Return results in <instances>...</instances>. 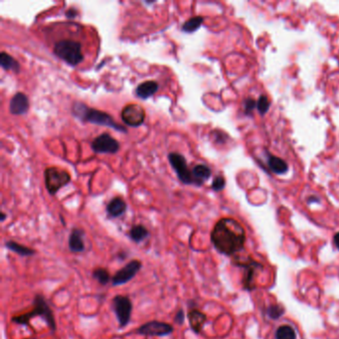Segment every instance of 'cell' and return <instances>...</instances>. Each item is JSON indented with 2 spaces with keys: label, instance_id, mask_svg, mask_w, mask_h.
Returning <instances> with one entry per match:
<instances>
[{
  "label": "cell",
  "instance_id": "15",
  "mask_svg": "<svg viewBox=\"0 0 339 339\" xmlns=\"http://www.w3.org/2000/svg\"><path fill=\"white\" fill-rule=\"evenodd\" d=\"M127 211V203L121 197H115L109 202L107 213L111 218H118L123 216Z\"/></svg>",
  "mask_w": 339,
  "mask_h": 339
},
{
  "label": "cell",
  "instance_id": "23",
  "mask_svg": "<svg viewBox=\"0 0 339 339\" xmlns=\"http://www.w3.org/2000/svg\"><path fill=\"white\" fill-rule=\"evenodd\" d=\"M93 277L102 286H106L112 282L111 274L105 268H96L93 271Z\"/></svg>",
  "mask_w": 339,
  "mask_h": 339
},
{
  "label": "cell",
  "instance_id": "24",
  "mask_svg": "<svg viewBox=\"0 0 339 339\" xmlns=\"http://www.w3.org/2000/svg\"><path fill=\"white\" fill-rule=\"evenodd\" d=\"M204 21V18L201 16H195L192 17L190 19H188L187 21L183 24L182 26V30L186 33H192L194 31H196L199 27L201 26V24Z\"/></svg>",
  "mask_w": 339,
  "mask_h": 339
},
{
  "label": "cell",
  "instance_id": "7",
  "mask_svg": "<svg viewBox=\"0 0 339 339\" xmlns=\"http://www.w3.org/2000/svg\"><path fill=\"white\" fill-rule=\"evenodd\" d=\"M169 162L175 170L178 178L184 184H197L195 178L192 174V171L189 170L186 159L183 155L179 153H170L168 155ZM198 185V184H197Z\"/></svg>",
  "mask_w": 339,
  "mask_h": 339
},
{
  "label": "cell",
  "instance_id": "2",
  "mask_svg": "<svg viewBox=\"0 0 339 339\" xmlns=\"http://www.w3.org/2000/svg\"><path fill=\"white\" fill-rule=\"evenodd\" d=\"M35 317H41L42 320L46 323V324L48 325L51 331L54 332L56 330L57 325H56V321H55L53 310L50 307L47 301L45 300L44 295L41 293H37L34 296L32 310L23 314L13 316L11 318V322L16 324L29 326L30 321Z\"/></svg>",
  "mask_w": 339,
  "mask_h": 339
},
{
  "label": "cell",
  "instance_id": "13",
  "mask_svg": "<svg viewBox=\"0 0 339 339\" xmlns=\"http://www.w3.org/2000/svg\"><path fill=\"white\" fill-rule=\"evenodd\" d=\"M187 318H188L189 325H190L191 329L197 334L201 333V331H202V329L207 322L206 314L197 308H192L188 311Z\"/></svg>",
  "mask_w": 339,
  "mask_h": 339
},
{
  "label": "cell",
  "instance_id": "5",
  "mask_svg": "<svg viewBox=\"0 0 339 339\" xmlns=\"http://www.w3.org/2000/svg\"><path fill=\"white\" fill-rule=\"evenodd\" d=\"M112 309L114 312L119 328H125L130 322L132 303L127 295L117 294L112 301Z\"/></svg>",
  "mask_w": 339,
  "mask_h": 339
},
{
  "label": "cell",
  "instance_id": "30",
  "mask_svg": "<svg viewBox=\"0 0 339 339\" xmlns=\"http://www.w3.org/2000/svg\"><path fill=\"white\" fill-rule=\"evenodd\" d=\"M256 107V102L254 101L253 98H248L245 101V112L246 113H250L254 108Z\"/></svg>",
  "mask_w": 339,
  "mask_h": 339
},
{
  "label": "cell",
  "instance_id": "19",
  "mask_svg": "<svg viewBox=\"0 0 339 339\" xmlns=\"http://www.w3.org/2000/svg\"><path fill=\"white\" fill-rule=\"evenodd\" d=\"M128 236L130 240L136 244L143 242L149 236V231L144 225H134L129 231Z\"/></svg>",
  "mask_w": 339,
  "mask_h": 339
},
{
  "label": "cell",
  "instance_id": "9",
  "mask_svg": "<svg viewBox=\"0 0 339 339\" xmlns=\"http://www.w3.org/2000/svg\"><path fill=\"white\" fill-rule=\"evenodd\" d=\"M174 331V328L171 324L158 322V321H151L147 322L146 323L139 326L135 333L138 335L144 336H156V337H162L172 334Z\"/></svg>",
  "mask_w": 339,
  "mask_h": 339
},
{
  "label": "cell",
  "instance_id": "10",
  "mask_svg": "<svg viewBox=\"0 0 339 339\" xmlns=\"http://www.w3.org/2000/svg\"><path fill=\"white\" fill-rule=\"evenodd\" d=\"M145 118V112L144 108L136 104H129L122 111V119L129 127L142 126Z\"/></svg>",
  "mask_w": 339,
  "mask_h": 339
},
{
  "label": "cell",
  "instance_id": "32",
  "mask_svg": "<svg viewBox=\"0 0 339 339\" xmlns=\"http://www.w3.org/2000/svg\"><path fill=\"white\" fill-rule=\"evenodd\" d=\"M334 244L337 247V249H339V232L334 236Z\"/></svg>",
  "mask_w": 339,
  "mask_h": 339
},
{
  "label": "cell",
  "instance_id": "1",
  "mask_svg": "<svg viewBox=\"0 0 339 339\" xmlns=\"http://www.w3.org/2000/svg\"><path fill=\"white\" fill-rule=\"evenodd\" d=\"M211 242L219 253L232 256L245 246V229L233 218H222L211 232Z\"/></svg>",
  "mask_w": 339,
  "mask_h": 339
},
{
  "label": "cell",
  "instance_id": "28",
  "mask_svg": "<svg viewBox=\"0 0 339 339\" xmlns=\"http://www.w3.org/2000/svg\"><path fill=\"white\" fill-rule=\"evenodd\" d=\"M225 187V179L222 176H217L212 183V189L215 191H220Z\"/></svg>",
  "mask_w": 339,
  "mask_h": 339
},
{
  "label": "cell",
  "instance_id": "25",
  "mask_svg": "<svg viewBox=\"0 0 339 339\" xmlns=\"http://www.w3.org/2000/svg\"><path fill=\"white\" fill-rule=\"evenodd\" d=\"M275 339H296V333L291 326L282 325L275 332Z\"/></svg>",
  "mask_w": 339,
  "mask_h": 339
},
{
  "label": "cell",
  "instance_id": "22",
  "mask_svg": "<svg viewBox=\"0 0 339 339\" xmlns=\"http://www.w3.org/2000/svg\"><path fill=\"white\" fill-rule=\"evenodd\" d=\"M0 65H1V67L4 70L13 71L14 73H18L20 70L19 63L12 56H10L5 52H2L0 54Z\"/></svg>",
  "mask_w": 339,
  "mask_h": 339
},
{
  "label": "cell",
  "instance_id": "8",
  "mask_svg": "<svg viewBox=\"0 0 339 339\" xmlns=\"http://www.w3.org/2000/svg\"><path fill=\"white\" fill-rule=\"evenodd\" d=\"M143 263L139 260H131L124 268L118 270L112 276V285L113 287L123 286L130 282L132 278L142 270Z\"/></svg>",
  "mask_w": 339,
  "mask_h": 339
},
{
  "label": "cell",
  "instance_id": "12",
  "mask_svg": "<svg viewBox=\"0 0 339 339\" xmlns=\"http://www.w3.org/2000/svg\"><path fill=\"white\" fill-rule=\"evenodd\" d=\"M29 109V99L26 95L17 93L13 96L9 104V112L12 114H24Z\"/></svg>",
  "mask_w": 339,
  "mask_h": 339
},
{
  "label": "cell",
  "instance_id": "3",
  "mask_svg": "<svg viewBox=\"0 0 339 339\" xmlns=\"http://www.w3.org/2000/svg\"><path fill=\"white\" fill-rule=\"evenodd\" d=\"M73 113L77 117L81 118L82 121H84V122L92 123V124L98 125V126L109 127V128H112L117 131H122V132L128 131L124 127L116 124L113 121V118L109 113L89 108V107L85 106L84 104H79V103L76 104L73 107Z\"/></svg>",
  "mask_w": 339,
  "mask_h": 339
},
{
  "label": "cell",
  "instance_id": "26",
  "mask_svg": "<svg viewBox=\"0 0 339 339\" xmlns=\"http://www.w3.org/2000/svg\"><path fill=\"white\" fill-rule=\"evenodd\" d=\"M257 108H258V112H260L262 114H265L269 111V108H270L269 98L265 96L260 97V98H258V101L257 103Z\"/></svg>",
  "mask_w": 339,
  "mask_h": 339
},
{
  "label": "cell",
  "instance_id": "20",
  "mask_svg": "<svg viewBox=\"0 0 339 339\" xmlns=\"http://www.w3.org/2000/svg\"><path fill=\"white\" fill-rule=\"evenodd\" d=\"M268 164L270 169L276 174H285L289 170V165L284 159L274 155L269 156Z\"/></svg>",
  "mask_w": 339,
  "mask_h": 339
},
{
  "label": "cell",
  "instance_id": "11",
  "mask_svg": "<svg viewBox=\"0 0 339 339\" xmlns=\"http://www.w3.org/2000/svg\"><path fill=\"white\" fill-rule=\"evenodd\" d=\"M92 148L97 153H115L119 149V144L109 133H102L94 139Z\"/></svg>",
  "mask_w": 339,
  "mask_h": 339
},
{
  "label": "cell",
  "instance_id": "31",
  "mask_svg": "<svg viewBox=\"0 0 339 339\" xmlns=\"http://www.w3.org/2000/svg\"><path fill=\"white\" fill-rule=\"evenodd\" d=\"M77 14H78V11L75 9V8H72V9H70V10H68L67 12H66V15L69 17V18H74V17H76L77 16Z\"/></svg>",
  "mask_w": 339,
  "mask_h": 339
},
{
  "label": "cell",
  "instance_id": "33",
  "mask_svg": "<svg viewBox=\"0 0 339 339\" xmlns=\"http://www.w3.org/2000/svg\"><path fill=\"white\" fill-rule=\"evenodd\" d=\"M0 219H1V221H2V222L5 220V219H6V215H5V213L1 212V218H0Z\"/></svg>",
  "mask_w": 339,
  "mask_h": 339
},
{
  "label": "cell",
  "instance_id": "16",
  "mask_svg": "<svg viewBox=\"0 0 339 339\" xmlns=\"http://www.w3.org/2000/svg\"><path fill=\"white\" fill-rule=\"evenodd\" d=\"M242 266L246 269L245 276H244V280H243L244 287H245V289L253 290L254 289V274H255V272L258 271V269H262V266L258 265V263H256V262H254L252 260L248 264H242Z\"/></svg>",
  "mask_w": 339,
  "mask_h": 339
},
{
  "label": "cell",
  "instance_id": "4",
  "mask_svg": "<svg viewBox=\"0 0 339 339\" xmlns=\"http://www.w3.org/2000/svg\"><path fill=\"white\" fill-rule=\"evenodd\" d=\"M54 54L71 66H77L84 61L82 44L77 40L61 39L57 41L53 48Z\"/></svg>",
  "mask_w": 339,
  "mask_h": 339
},
{
  "label": "cell",
  "instance_id": "27",
  "mask_svg": "<svg viewBox=\"0 0 339 339\" xmlns=\"http://www.w3.org/2000/svg\"><path fill=\"white\" fill-rule=\"evenodd\" d=\"M284 313V308L280 306H272L268 308V315L271 318H274V320H276V318L281 317Z\"/></svg>",
  "mask_w": 339,
  "mask_h": 339
},
{
  "label": "cell",
  "instance_id": "14",
  "mask_svg": "<svg viewBox=\"0 0 339 339\" xmlns=\"http://www.w3.org/2000/svg\"><path fill=\"white\" fill-rule=\"evenodd\" d=\"M85 232L82 229L74 228L69 236V249L72 253H82L85 251L86 246L84 243Z\"/></svg>",
  "mask_w": 339,
  "mask_h": 339
},
{
  "label": "cell",
  "instance_id": "17",
  "mask_svg": "<svg viewBox=\"0 0 339 339\" xmlns=\"http://www.w3.org/2000/svg\"><path fill=\"white\" fill-rule=\"evenodd\" d=\"M158 90V84L154 81H146L138 85L136 88V95L141 98H148L154 95Z\"/></svg>",
  "mask_w": 339,
  "mask_h": 339
},
{
  "label": "cell",
  "instance_id": "6",
  "mask_svg": "<svg viewBox=\"0 0 339 339\" xmlns=\"http://www.w3.org/2000/svg\"><path fill=\"white\" fill-rule=\"evenodd\" d=\"M44 177L46 188L51 195L56 194L60 189L67 185L71 180V176L69 172L64 169H60L58 167L46 168Z\"/></svg>",
  "mask_w": 339,
  "mask_h": 339
},
{
  "label": "cell",
  "instance_id": "21",
  "mask_svg": "<svg viewBox=\"0 0 339 339\" xmlns=\"http://www.w3.org/2000/svg\"><path fill=\"white\" fill-rule=\"evenodd\" d=\"M192 174L195 178L197 184L201 185L205 180H207V179H209V177L211 176V169L206 165L199 164V165H196L192 169Z\"/></svg>",
  "mask_w": 339,
  "mask_h": 339
},
{
  "label": "cell",
  "instance_id": "18",
  "mask_svg": "<svg viewBox=\"0 0 339 339\" xmlns=\"http://www.w3.org/2000/svg\"><path fill=\"white\" fill-rule=\"evenodd\" d=\"M5 247L8 250H10L11 252H13L19 256H21V257H31V256L36 255V253H37L36 250L29 248L27 246L19 244L15 241H7L5 243Z\"/></svg>",
  "mask_w": 339,
  "mask_h": 339
},
{
  "label": "cell",
  "instance_id": "29",
  "mask_svg": "<svg viewBox=\"0 0 339 339\" xmlns=\"http://www.w3.org/2000/svg\"><path fill=\"white\" fill-rule=\"evenodd\" d=\"M185 321V311L183 308H179L174 316V323L178 325H182Z\"/></svg>",
  "mask_w": 339,
  "mask_h": 339
}]
</instances>
